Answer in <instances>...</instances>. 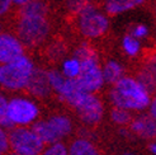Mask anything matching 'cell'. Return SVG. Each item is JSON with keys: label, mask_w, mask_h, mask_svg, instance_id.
Listing matches in <instances>:
<instances>
[{"label": "cell", "mask_w": 156, "mask_h": 155, "mask_svg": "<svg viewBox=\"0 0 156 155\" xmlns=\"http://www.w3.org/2000/svg\"><path fill=\"white\" fill-rule=\"evenodd\" d=\"M60 71L62 73V75H64L66 79H76L81 71V61L75 56L65 59L61 64Z\"/></svg>", "instance_id": "ac0fdd59"}, {"label": "cell", "mask_w": 156, "mask_h": 155, "mask_svg": "<svg viewBox=\"0 0 156 155\" xmlns=\"http://www.w3.org/2000/svg\"><path fill=\"white\" fill-rule=\"evenodd\" d=\"M149 111H150V114L152 116V117L156 118V93H155V96H154V97L151 98V100H150Z\"/></svg>", "instance_id": "83f0119b"}, {"label": "cell", "mask_w": 156, "mask_h": 155, "mask_svg": "<svg viewBox=\"0 0 156 155\" xmlns=\"http://www.w3.org/2000/svg\"><path fill=\"white\" fill-rule=\"evenodd\" d=\"M0 125L5 128H12V123L8 117V99L0 93Z\"/></svg>", "instance_id": "603a6c76"}, {"label": "cell", "mask_w": 156, "mask_h": 155, "mask_svg": "<svg viewBox=\"0 0 156 155\" xmlns=\"http://www.w3.org/2000/svg\"><path fill=\"white\" fill-rule=\"evenodd\" d=\"M111 120L117 125H127L131 122V112L121 107H114L111 112Z\"/></svg>", "instance_id": "ffe728a7"}, {"label": "cell", "mask_w": 156, "mask_h": 155, "mask_svg": "<svg viewBox=\"0 0 156 155\" xmlns=\"http://www.w3.org/2000/svg\"><path fill=\"white\" fill-rule=\"evenodd\" d=\"M12 4L13 0H0V17H3L10 10Z\"/></svg>", "instance_id": "4316f807"}, {"label": "cell", "mask_w": 156, "mask_h": 155, "mask_svg": "<svg viewBox=\"0 0 156 155\" xmlns=\"http://www.w3.org/2000/svg\"><path fill=\"white\" fill-rule=\"evenodd\" d=\"M89 3H91L90 0H66V8L70 13L77 14L84 6H87Z\"/></svg>", "instance_id": "cb8c5ba5"}, {"label": "cell", "mask_w": 156, "mask_h": 155, "mask_svg": "<svg viewBox=\"0 0 156 155\" xmlns=\"http://www.w3.org/2000/svg\"><path fill=\"white\" fill-rule=\"evenodd\" d=\"M47 122L58 141L67 137L73 130V122L66 114H53L47 118Z\"/></svg>", "instance_id": "4fadbf2b"}, {"label": "cell", "mask_w": 156, "mask_h": 155, "mask_svg": "<svg viewBox=\"0 0 156 155\" xmlns=\"http://www.w3.org/2000/svg\"><path fill=\"white\" fill-rule=\"evenodd\" d=\"M24 55V45L18 36L0 33V64H6Z\"/></svg>", "instance_id": "9c48e42d"}, {"label": "cell", "mask_w": 156, "mask_h": 155, "mask_svg": "<svg viewBox=\"0 0 156 155\" xmlns=\"http://www.w3.org/2000/svg\"><path fill=\"white\" fill-rule=\"evenodd\" d=\"M137 79L144 83L150 90L156 88V52L146 60L141 73L138 74Z\"/></svg>", "instance_id": "9a60e30c"}, {"label": "cell", "mask_w": 156, "mask_h": 155, "mask_svg": "<svg viewBox=\"0 0 156 155\" xmlns=\"http://www.w3.org/2000/svg\"><path fill=\"white\" fill-rule=\"evenodd\" d=\"M131 130L132 132L145 139L156 137V118L151 114L140 116L131 122Z\"/></svg>", "instance_id": "8fae6325"}, {"label": "cell", "mask_w": 156, "mask_h": 155, "mask_svg": "<svg viewBox=\"0 0 156 155\" xmlns=\"http://www.w3.org/2000/svg\"><path fill=\"white\" fill-rule=\"evenodd\" d=\"M131 34L137 40H144L149 36V27L146 24H136L135 27H132Z\"/></svg>", "instance_id": "d4e9b609"}, {"label": "cell", "mask_w": 156, "mask_h": 155, "mask_svg": "<svg viewBox=\"0 0 156 155\" xmlns=\"http://www.w3.org/2000/svg\"><path fill=\"white\" fill-rule=\"evenodd\" d=\"M47 79L51 85V89L57 93L61 89L62 85H64L66 78L58 70H50V71H47Z\"/></svg>", "instance_id": "44dd1931"}, {"label": "cell", "mask_w": 156, "mask_h": 155, "mask_svg": "<svg viewBox=\"0 0 156 155\" xmlns=\"http://www.w3.org/2000/svg\"><path fill=\"white\" fill-rule=\"evenodd\" d=\"M80 61H81V71L80 75L76 78V80L79 81V84L85 92L97 93L98 90L103 88L105 83L97 52Z\"/></svg>", "instance_id": "52a82bcc"}, {"label": "cell", "mask_w": 156, "mask_h": 155, "mask_svg": "<svg viewBox=\"0 0 156 155\" xmlns=\"http://www.w3.org/2000/svg\"><path fill=\"white\" fill-rule=\"evenodd\" d=\"M36 66L27 55H22L6 64H0V87L8 90H22L32 76Z\"/></svg>", "instance_id": "3957f363"}, {"label": "cell", "mask_w": 156, "mask_h": 155, "mask_svg": "<svg viewBox=\"0 0 156 155\" xmlns=\"http://www.w3.org/2000/svg\"><path fill=\"white\" fill-rule=\"evenodd\" d=\"M84 93L85 90L81 88V85L76 79H66L64 85L61 87V89L57 92V94L64 102L74 107L75 103L81 98Z\"/></svg>", "instance_id": "7c38bea8"}, {"label": "cell", "mask_w": 156, "mask_h": 155, "mask_svg": "<svg viewBox=\"0 0 156 155\" xmlns=\"http://www.w3.org/2000/svg\"><path fill=\"white\" fill-rule=\"evenodd\" d=\"M40 110L36 102L26 97H14L8 100V117L12 126H29L37 121Z\"/></svg>", "instance_id": "8992f818"}, {"label": "cell", "mask_w": 156, "mask_h": 155, "mask_svg": "<svg viewBox=\"0 0 156 155\" xmlns=\"http://www.w3.org/2000/svg\"><path fill=\"white\" fill-rule=\"evenodd\" d=\"M9 148L19 155H40L44 148V142L33 128L27 126H15L9 134Z\"/></svg>", "instance_id": "5b68a950"}, {"label": "cell", "mask_w": 156, "mask_h": 155, "mask_svg": "<svg viewBox=\"0 0 156 155\" xmlns=\"http://www.w3.org/2000/svg\"><path fill=\"white\" fill-rule=\"evenodd\" d=\"M104 81L108 84H114L118 81L121 78L124 76V67L121 63L115 60H109L102 66Z\"/></svg>", "instance_id": "2e32d148"}, {"label": "cell", "mask_w": 156, "mask_h": 155, "mask_svg": "<svg viewBox=\"0 0 156 155\" xmlns=\"http://www.w3.org/2000/svg\"><path fill=\"white\" fill-rule=\"evenodd\" d=\"M47 5L43 0H30L20 5L17 23V34L28 47L41 45L50 33Z\"/></svg>", "instance_id": "6da1fadb"}, {"label": "cell", "mask_w": 156, "mask_h": 155, "mask_svg": "<svg viewBox=\"0 0 156 155\" xmlns=\"http://www.w3.org/2000/svg\"><path fill=\"white\" fill-rule=\"evenodd\" d=\"M9 149V135L6 132V128L0 125V151L5 153Z\"/></svg>", "instance_id": "484cf974"}, {"label": "cell", "mask_w": 156, "mask_h": 155, "mask_svg": "<svg viewBox=\"0 0 156 155\" xmlns=\"http://www.w3.org/2000/svg\"><path fill=\"white\" fill-rule=\"evenodd\" d=\"M3 154H4V153H2V151H0V155H3Z\"/></svg>", "instance_id": "4dcf8cb0"}, {"label": "cell", "mask_w": 156, "mask_h": 155, "mask_svg": "<svg viewBox=\"0 0 156 155\" xmlns=\"http://www.w3.org/2000/svg\"><path fill=\"white\" fill-rule=\"evenodd\" d=\"M0 33H2V31H0Z\"/></svg>", "instance_id": "1f68e13d"}, {"label": "cell", "mask_w": 156, "mask_h": 155, "mask_svg": "<svg viewBox=\"0 0 156 155\" xmlns=\"http://www.w3.org/2000/svg\"><path fill=\"white\" fill-rule=\"evenodd\" d=\"M122 50L129 57H135L141 52V42L137 38H135L131 33L126 34L122 38Z\"/></svg>", "instance_id": "d6986e66"}, {"label": "cell", "mask_w": 156, "mask_h": 155, "mask_svg": "<svg viewBox=\"0 0 156 155\" xmlns=\"http://www.w3.org/2000/svg\"><path fill=\"white\" fill-rule=\"evenodd\" d=\"M26 89L33 97H37V98H44L50 96L52 89L47 79V73L40 70V69H36L32 76H30Z\"/></svg>", "instance_id": "30bf717a"}, {"label": "cell", "mask_w": 156, "mask_h": 155, "mask_svg": "<svg viewBox=\"0 0 156 155\" xmlns=\"http://www.w3.org/2000/svg\"><path fill=\"white\" fill-rule=\"evenodd\" d=\"M76 17L77 28H79L80 33L90 40L104 36L109 28L108 14L102 9H99L93 3H89L87 6H84L76 14Z\"/></svg>", "instance_id": "277c9868"}, {"label": "cell", "mask_w": 156, "mask_h": 155, "mask_svg": "<svg viewBox=\"0 0 156 155\" xmlns=\"http://www.w3.org/2000/svg\"><path fill=\"white\" fill-rule=\"evenodd\" d=\"M124 155H136V154H132V153H127V154H124Z\"/></svg>", "instance_id": "f546056e"}, {"label": "cell", "mask_w": 156, "mask_h": 155, "mask_svg": "<svg viewBox=\"0 0 156 155\" xmlns=\"http://www.w3.org/2000/svg\"><path fill=\"white\" fill-rule=\"evenodd\" d=\"M40 155H69V149L64 142L56 141L48 144L47 148H43Z\"/></svg>", "instance_id": "7402d4cb"}, {"label": "cell", "mask_w": 156, "mask_h": 155, "mask_svg": "<svg viewBox=\"0 0 156 155\" xmlns=\"http://www.w3.org/2000/svg\"><path fill=\"white\" fill-rule=\"evenodd\" d=\"M150 153L152 155H156V141H154V142L150 144Z\"/></svg>", "instance_id": "f1b7e54d"}, {"label": "cell", "mask_w": 156, "mask_h": 155, "mask_svg": "<svg viewBox=\"0 0 156 155\" xmlns=\"http://www.w3.org/2000/svg\"><path fill=\"white\" fill-rule=\"evenodd\" d=\"M79 118L87 125H95L104 116V106L95 93L85 92L73 107Z\"/></svg>", "instance_id": "ba28073f"}, {"label": "cell", "mask_w": 156, "mask_h": 155, "mask_svg": "<svg viewBox=\"0 0 156 155\" xmlns=\"http://www.w3.org/2000/svg\"><path fill=\"white\" fill-rule=\"evenodd\" d=\"M151 90L137 78L123 76L113 84L111 89V100L114 107L124 108L129 112L145 111L151 100Z\"/></svg>", "instance_id": "7a4b0ae2"}, {"label": "cell", "mask_w": 156, "mask_h": 155, "mask_svg": "<svg viewBox=\"0 0 156 155\" xmlns=\"http://www.w3.org/2000/svg\"><path fill=\"white\" fill-rule=\"evenodd\" d=\"M146 0H105L104 12L108 15H119L141 6Z\"/></svg>", "instance_id": "5bb4252c"}, {"label": "cell", "mask_w": 156, "mask_h": 155, "mask_svg": "<svg viewBox=\"0 0 156 155\" xmlns=\"http://www.w3.org/2000/svg\"><path fill=\"white\" fill-rule=\"evenodd\" d=\"M67 149L69 155H100L97 146L87 139H76Z\"/></svg>", "instance_id": "e0dca14e"}]
</instances>
